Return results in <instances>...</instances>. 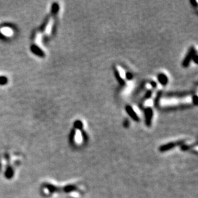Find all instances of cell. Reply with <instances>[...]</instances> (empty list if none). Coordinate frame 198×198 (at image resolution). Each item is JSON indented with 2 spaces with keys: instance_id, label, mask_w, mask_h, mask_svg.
<instances>
[{
  "instance_id": "cell-1",
  "label": "cell",
  "mask_w": 198,
  "mask_h": 198,
  "mask_svg": "<svg viewBox=\"0 0 198 198\" xmlns=\"http://www.w3.org/2000/svg\"><path fill=\"white\" fill-rule=\"evenodd\" d=\"M195 55H196V48H195L194 46H192L190 48H189V50L187 52V53L185 57L183 62H182V67H183L185 68L188 67L189 66V65H190L191 61L192 60L193 57Z\"/></svg>"
},
{
  "instance_id": "cell-2",
  "label": "cell",
  "mask_w": 198,
  "mask_h": 198,
  "mask_svg": "<svg viewBox=\"0 0 198 198\" xmlns=\"http://www.w3.org/2000/svg\"><path fill=\"white\" fill-rule=\"evenodd\" d=\"M194 94L192 90H185L179 92H169L163 94L165 98H184Z\"/></svg>"
},
{
  "instance_id": "cell-3",
  "label": "cell",
  "mask_w": 198,
  "mask_h": 198,
  "mask_svg": "<svg viewBox=\"0 0 198 198\" xmlns=\"http://www.w3.org/2000/svg\"><path fill=\"white\" fill-rule=\"evenodd\" d=\"M185 142V140H179L178 141L175 142H171L168 144H165L162 145L159 148V151L160 152H165L171 150V149H173L175 147H177L178 146H182Z\"/></svg>"
},
{
  "instance_id": "cell-4",
  "label": "cell",
  "mask_w": 198,
  "mask_h": 198,
  "mask_svg": "<svg viewBox=\"0 0 198 198\" xmlns=\"http://www.w3.org/2000/svg\"><path fill=\"white\" fill-rule=\"evenodd\" d=\"M143 110L145 118V124L148 127H150L152 125L153 118V110L150 107L144 108Z\"/></svg>"
},
{
  "instance_id": "cell-5",
  "label": "cell",
  "mask_w": 198,
  "mask_h": 198,
  "mask_svg": "<svg viewBox=\"0 0 198 198\" xmlns=\"http://www.w3.org/2000/svg\"><path fill=\"white\" fill-rule=\"evenodd\" d=\"M125 111L128 113V115L134 121H135V122L140 121L139 116L137 115V113L135 112L134 109L132 108V107L130 106V105H126V106L125 107Z\"/></svg>"
},
{
  "instance_id": "cell-6",
  "label": "cell",
  "mask_w": 198,
  "mask_h": 198,
  "mask_svg": "<svg viewBox=\"0 0 198 198\" xmlns=\"http://www.w3.org/2000/svg\"><path fill=\"white\" fill-rule=\"evenodd\" d=\"M158 81L162 86H166L169 83V78L164 73H159L157 75Z\"/></svg>"
},
{
  "instance_id": "cell-7",
  "label": "cell",
  "mask_w": 198,
  "mask_h": 198,
  "mask_svg": "<svg viewBox=\"0 0 198 198\" xmlns=\"http://www.w3.org/2000/svg\"><path fill=\"white\" fill-rule=\"evenodd\" d=\"M152 94H153V91L149 89V90H147V92L143 96L142 99H140L139 101V106L140 108H143V105H144V102H146V100H148V99H149V98H150L152 96Z\"/></svg>"
},
{
  "instance_id": "cell-8",
  "label": "cell",
  "mask_w": 198,
  "mask_h": 198,
  "mask_svg": "<svg viewBox=\"0 0 198 198\" xmlns=\"http://www.w3.org/2000/svg\"><path fill=\"white\" fill-rule=\"evenodd\" d=\"M188 107H191V105L189 104H183V105H175V106L167 107L163 108V110H182V109L188 108Z\"/></svg>"
},
{
  "instance_id": "cell-9",
  "label": "cell",
  "mask_w": 198,
  "mask_h": 198,
  "mask_svg": "<svg viewBox=\"0 0 198 198\" xmlns=\"http://www.w3.org/2000/svg\"><path fill=\"white\" fill-rule=\"evenodd\" d=\"M0 34L4 36V37H9L13 35V31L8 26H1L0 27Z\"/></svg>"
},
{
  "instance_id": "cell-10",
  "label": "cell",
  "mask_w": 198,
  "mask_h": 198,
  "mask_svg": "<svg viewBox=\"0 0 198 198\" xmlns=\"http://www.w3.org/2000/svg\"><path fill=\"white\" fill-rule=\"evenodd\" d=\"M113 73H114V75H115L116 79L117 80V81L118 82V83H119L120 85L125 86L126 85L125 80L121 77L120 73H119V71H118V69L117 68L113 67Z\"/></svg>"
},
{
  "instance_id": "cell-11",
  "label": "cell",
  "mask_w": 198,
  "mask_h": 198,
  "mask_svg": "<svg viewBox=\"0 0 198 198\" xmlns=\"http://www.w3.org/2000/svg\"><path fill=\"white\" fill-rule=\"evenodd\" d=\"M163 94H164V93H163L162 90H159L157 92L155 101H154V105H155V107L156 108H158L160 107V102L161 98H162Z\"/></svg>"
},
{
  "instance_id": "cell-12",
  "label": "cell",
  "mask_w": 198,
  "mask_h": 198,
  "mask_svg": "<svg viewBox=\"0 0 198 198\" xmlns=\"http://www.w3.org/2000/svg\"><path fill=\"white\" fill-rule=\"evenodd\" d=\"M83 128V124L82 121L80 120H76L74 122V128L75 130H82Z\"/></svg>"
},
{
  "instance_id": "cell-13",
  "label": "cell",
  "mask_w": 198,
  "mask_h": 198,
  "mask_svg": "<svg viewBox=\"0 0 198 198\" xmlns=\"http://www.w3.org/2000/svg\"><path fill=\"white\" fill-rule=\"evenodd\" d=\"M76 133V130L75 129H73L70 133V136H69V140L71 142H73L74 140V138H75V135Z\"/></svg>"
},
{
  "instance_id": "cell-14",
  "label": "cell",
  "mask_w": 198,
  "mask_h": 198,
  "mask_svg": "<svg viewBox=\"0 0 198 198\" xmlns=\"http://www.w3.org/2000/svg\"><path fill=\"white\" fill-rule=\"evenodd\" d=\"M76 187L74 186V185H68L66 186L64 188V191L66 192H72L73 191H76Z\"/></svg>"
},
{
  "instance_id": "cell-15",
  "label": "cell",
  "mask_w": 198,
  "mask_h": 198,
  "mask_svg": "<svg viewBox=\"0 0 198 198\" xmlns=\"http://www.w3.org/2000/svg\"><path fill=\"white\" fill-rule=\"evenodd\" d=\"M126 78L128 80H133V74H132L131 72H126Z\"/></svg>"
},
{
  "instance_id": "cell-16",
  "label": "cell",
  "mask_w": 198,
  "mask_h": 198,
  "mask_svg": "<svg viewBox=\"0 0 198 198\" xmlns=\"http://www.w3.org/2000/svg\"><path fill=\"white\" fill-rule=\"evenodd\" d=\"M192 104L193 105H194V106H197L198 105V101H197V95H193L192 96Z\"/></svg>"
},
{
  "instance_id": "cell-17",
  "label": "cell",
  "mask_w": 198,
  "mask_h": 198,
  "mask_svg": "<svg viewBox=\"0 0 198 198\" xmlns=\"http://www.w3.org/2000/svg\"><path fill=\"white\" fill-rule=\"evenodd\" d=\"M194 146H188V145L183 144L181 146V150L182 151H187L188 149H190Z\"/></svg>"
},
{
  "instance_id": "cell-18",
  "label": "cell",
  "mask_w": 198,
  "mask_h": 198,
  "mask_svg": "<svg viewBox=\"0 0 198 198\" xmlns=\"http://www.w3.org/2000/svg\"><path fill=\"white\" fill-rule=\"evenodd\" d=\"M82 135L83 140H84V142H87L88 140V136H87V134L85 131L82 130Z\"/></svg>"
},
{
  "instance_id": "cell-19",
  "label": "cell",
  "mask_w": 198,
  "mask_h": 198,
  "mask_svg": "<svg viewBox=\"0 0 198 198\" xmlns=\"http://www.w3.org/2000/svg\"><path fill=\"white\" fill-rule=\"evenodd\" d=\"M149 84L151 85V86L154 88V89H155V88L157 87V83L155 81H153V80H150L149 82H148Z\"/></svg>"
},
{
  "instance_id": "cell-20",
  "label": "cell",
  "mask_w": 198,
  "mask_h": 198,
  "mask_svg": "<svg viewBox=\"0 0 198 198\" xmlns=\"http://www.w3.org/2000/svg\"><path fill=\"white\" fill-rule=\"evenodd\" d=\"M123 125H124L125 128H127L129 127V126H130V121H129L128 119H126L125 120L124 122H123Z\"/></svg>"
},
{
  "instance_id": "cell-21",
  "label": "cell",
  "mask_w": 198,
  "mask_h": 198,
  "mask_svg": "<svg viewBox=\"0 0 198 198\" xmlns=\"http://www.w3.org/2000/svg\"><path fill=\"white\" fill-rule=\"evenodd\" d=\"M190 2H191V5L193 7H197V1H196V0H191Z\"/></svg>"
},
{
  "instance_id": "cell-22",
  "label": "cell",
  "mask_w": 198,
  "mask_h": 198,
  "mask_svg": "<svg viewBox=\"0 0 198 198\" xmlns=\"http://www.w3.org/2000/svg\"><path fill=\"white\" fill-rule=\"evenodd\" d=\"M192 60H193V62H195L196 64H197V62H198V56H197V54L195 55L193 57Z\"/></svg>"
}]
</instances>
